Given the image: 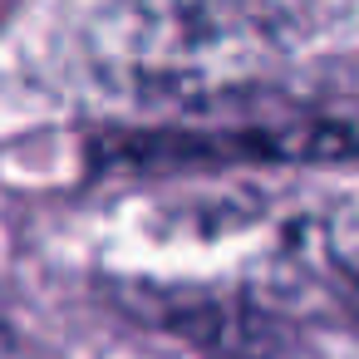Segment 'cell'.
Wrapping results in <instances>:
<instances>
[{"label": "cell", "mask_w": 359, "mask_h": 359, "mask_svg": "<svg viewBox=\"0 0 359 359\" xmlns=\"http://www.w3.org/2000/svg\"><path fill=\"white\" fill-rule=\"evenodd\" d=\"M271 60L261 0H114L84 30L89 74L133 104H207L256 84Z\"/></svg>", "instance_id": "1"}, {"label": "cell", "mask_w": 359, "mask_h": 359, "mask_svg": "<svg viewBox=\"0 0 359 359\" xmlns=\"http://www.w3.org/2000/svg\"><path fill=\"white\" fill-rule=\"evenodd\" d=\"M0 359H35V349L15 334V330H6L0 325Z\"/></svg>", "instance_id": "2"}]
</instances>
